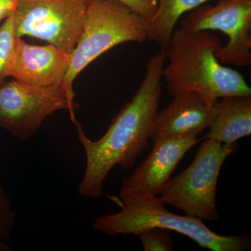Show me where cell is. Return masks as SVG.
<instances>
[{
	"label": "cell",
	"mask_w": 251,
	"mask_h": 251,
	"mask_svg": "<svg viewBox=\"0 0 251 251\" xmlns=\"http://www.w3.org/2000/svg\"><path fill=\"white\" fill-rule=\"evenodd\" d=\"M166 59V54L161 51L149 59L145 76L134 97L112 120L100 139L91 140L79 122H75L86 156L85 174L78 186L80 196L99 199L103 194L104 181L112 168L115 166L131 168L148 146L161 99Z\"/></svg>",
	"instance_id": "obj_1"
},
{
	"label": "cell",
	"mask_w": 251,
	"mask_h": 251,
	"mask_svg": "<svg viewBox=\"0 0 251 251\" xmlns=\"http://www.w3.org/2000/svg\"><path fill=\"white\" fill-rule=\"evenodd\" d=\"M219 36L208 31L174 30L165 54L169 64L163 75L168 93L196 91L208 100L228 96H251L240 73L224 67L216 57L223 47Z\"/></svg>",
	"instance_id": "obj_2"
},
{
	"label": "cell",
	"mask_w": 251,
	"mask_h": 251,
	"mask_svg": "<svg viewBox=\"0 0 251 251\" xmlns=\"http://www.w3.org/2000/svg\"><path fill=\"white\" fill-rule=\"evenodd\" d=\"M161 227L189 237L201 247L213 251H245L251 247L249 234L225 236L211 230L202 220L170 212L158 197L125 201L122 210L99 216L94 228L108 235L137 236L146 229Z\"/></svg>",
	"instance_id": "obj_3"
},
{
	"label": "cell",
	"mask_w": 251,
	"mask_h": 251,
	"mask_svg": "<svg viewBox=\"0 0 251 251\" xmlns=\"http://www.w3.org/2000/svg\"><path fill=\"white\" fill-rule=\"evenodd\" d=\"M148 39V22L117 0H97L87 13L83 29L70 53L62 87L74 100L73 84L94 59L115 46Z\"/></svg>",
	"instance_id": "obj_4"
},
{
	"label": "cell",
	"mask_w": 251,
	"mask_h": 251,
	"mask_svg": "<svg viewBox=\"0 0 251 251\" xmlns=\"http://www.w3.org/2000/svg\"><path fill=\"white\" fill-rule=\"evenodd\" d=\"M238 150V145L204 139L189 166L170 179L159 199L175 206L186 215L202 221L219 219L216 187L221 168L226 158Z\"/></svg>",
	"instance_id": "obj_5"
},
{
	"label": "cell",
	"mask_w": 251,
	"mask_h": 251,
	"mask_svg": "<svg viewBox=\"0 0 251 251\" xmlns=\"http://www.w3.org/2000/svg\"><path fill=\"white\" fill-rule=\"evenodd\" d=\"M95 1L18 0L14 13L16 37L41 39L70 54Z\"/></svg>",
	"instance_id": "obj_6"
},
{
	"label": "cell",
	"mask_w": 251,
	"mask_h": 251,
	"mask_svg": "<svg viewBox=\"0 0 251 251\" xmlns=\"http://www.w3.org/2000/svg\"><path fill=\"white\" fill-rule=\"evenodd\" d=\"M78 108L62 85L35 87L11 80L0 87V126L21 141L32 138L46 117L58 110H69L75 123Z\"/></svg>",
	"instance_id": "obj_7"
},
{
	"label": "cell",
	"mask_w": 251,
	"mask_h": 251,
	"mask_svg": "<svg viewBox=\"0 0 251 251\" xmlns=\"http://www.w3.org/2000/svg\"><path fill=\"white\" fill-rule=\"evenodd\" d=\"M181 28L222 31L229 41L216 52L220 62L237 67L251 65V0H218L215 5H201L183 19Z\"/></svg>",
	"instance_id": "obj_8"
},
{
	"label": "cell",
	"mask_w": 251,
	"mask_h": 251,
	"mask_svg": "<svg viewBox=\"0 0 251 251\" xmlns=\"http://www.w3.org/2000/svg\"><path fill=\"white\" fill-rule=\"evenodd\" d=\"M198 134L177 139L153 142L151 152L122 182V202L158 197L171 179V175L188 150L197 144Z\"/></svg>",
	"instance_id": "obj_9"
},
{
	"label": "cell",
	"mask_w": 251,
	"mask_h": 251,
	"mask_svg": "<svg viewBox=\"0 0 251 251\" xmlns=\"http://www.w3.org/2000/svg\"><path fill=\"white\" fill-rule=\"evenodd\" d=\"M219 100H208L196 91L175 94L168 106L157 113L150 139L155 142L200 134L212 123Z\"/></svg>",
	"instance_id": "obj_10"
},
{
	"label": "cell",
	"mask_w": 251,
	"mask_h": 251,
	"mask_svg": "<svg viewBox=\"0 0 251 251\" xmlns=\"http://www.w3.org/2000/svg\"><path fill=\"white\" fill-rule=\"evenodd\" d=\"M70 54L49 44H27L16 37L8 67V77L35 87L62 85L69 67Z\"/></svg>",
	"instance_id": "obj_11"
},
{
	"label": "cell",
	"mask_w": 251,
	"mask_h": 251,
	"mask_svg": "<svg viewBox=\"0 0 251 251\" xmlns=\"http://www.w3.org/2000/svg\"><path fill=\"white\" fill-rule=\"evenodd\" d=\"M210 130L202 139L232 144L251 133V96L220 99Z\"/></svg>",
	"instance_id": "obj_12"
},
{
	"label": "cell",
	"mask_w": 251,
	"mask_h": 251,
	"mask_svg": "<svg viewBox=\"0 0 251 251\" xmlns=\"http://www.w3.org/2000/svg\"><path fill=\"white\" fill-rule=\"evenodd\" d=\"M156 16L148 22V39L154 41L163 52L171 42L175 25L181 15L192 11L209 0H158Z\"/></svg>",
	"instance_id": "obj_13"
},
{
	"label": "cell",
	"mask_w": 251,
	"mask_h": 251,
	"mask_svg": "<svg viewBox=\"0 0 251 251\" xmlns=\"http://www.w3.org/2000/svg\"><path fill=\"white\" fill-rule=\"evenodd\" d=\"M14 14L5 20L0 27V87L8 77V67L16 41Z\"/></svg>",
	"instance_id": "obj_14"
},
{
	"label": "cell",
	"mask_w": 251,
	"mask_h": 251,
	"mask_svg": "<svg viewBox=\"0 0 251 251\" xmlns=\"http://www.w3.org/2000/svg\"><path fill=\"white\" fill-rule=\"evenodd\" d=\"M171 230L161 227H152L143 231L138 237L145 251H171L173 240Z\"/></svg>",
	"instance_id": "obj_15"
},
{
	"label": "cell",
	"mask_w": 251,
	"mask_h": 251,
	"mask_svg": "<svg viewBox=\"0 0 251 251\" xmlns=\"http://www.w3.org/2000/svg\"><path fill=\"white\" fill-rule=\"evenodd\" d=\"M16 213L13 210L11 201L0 184V238L9 242L16 224Z\"/></svg>",
	"instance_id": "obj_16"
},
{
	"label": "cell",
	"mask_w": 251,
	"mask_h": 251,
	"mask_svg": "<svg viewBox=\"0 0 251 251\" xmlns=\"http://www.w3.org/2000/svg\"><path fill=\"white\" fill-rule=\"evenodd\" d=\"M130 10L151 22L158 11V0H117Z\"/></svg>",
	"instance_id": "obj_17"
},
{
	"label": "cell",
	"mask_w": 251,
	"mask_h": 251,
	"mask_svg": "<svg viewBox=\"0 0 251 251\" xmlns=\"http://www.w3.org/2000/svg\"><path fill=\"white\" fill-rule=\"evenodd\" d=\"M18 0H0V21L14 14Z\"/></svg>",
	"instance_id": "obj_18"
},
{
	"label": "cell",
	"mask_w": 251,
	"mask_h": 251,
	"mask_svg": "<svg viewBox=\"0 0 251 251\" xmlns=\"http://www.w3.org/2000/svg\"><path fill=\"white\" fill-rule=\"evenodd\" d=\"M11 250H12V247L6 244V242H4L0 238V251H9Z\"/></svg>",
	"instance_id": "obj_19"
}]
</instances>
